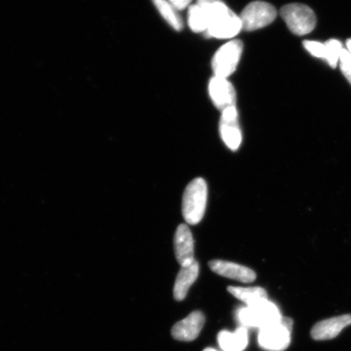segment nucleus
I'll use <instances>...</instances> for the list:
<instances>
[{
	"instance_id": "1",
	"label": "nucleus",
	"mask_w": 351,
	"mask_h": 351,
	"mask_svg": "<svg viewBox=\"0 0 351 351\" xmlns=\"http://www.w3.org/2000/svg\"><path fill=\"white\" fill-rule=\"evenodd\" d=\"M203 7L208 19L207 37L230 39L243 29L240 16L232 12L223 0H197Z\"/></svg>"
},
{
	"instance_id": "2",
	"label": "nucleus",
	"mask_w": 351,
	"mask_h": 351,
	"mask_svg": "<svg viewBox=\"0 0 351 351\" xmlns=\"http://www.w3.org/2000/svg\"><path fill=\"white\" fill-rule=\"evenodd\" d=\"M208 201L207 183L203 178L188 184L182 199V215L189 225L195 226L204 218Z\"/></svg>"
},
{
	"instance_id": "3",
	"label": "nucleus",
	"mask_w": 351,
	"mask_h": 351,
	"mask_svg": "<svg viewBox=\"0 0 351 351\" xmlns=\"http://www.w3.org/2000/svg\"><path fill=\"white\" fill-rule=\"evenodd\" d=\"M236 317L241 326L258 329L278 323L283 318L278 306L269 300L256 305L241 307L236 311Z\"/></svg>"
},
{
	"instance_id": "4",
	"label": "nucleus",
	"mask_w": 351,
	"mask_h": 351,
	"mask_svg": "<svg viewBox=\"0 0 351 351\" xmlns=\"http://www.w3.org/2000/svg\"><path fill=\"white\" fill-rule=\"evenodd\" d=\"M293 320L283 317L280 322L260 329L258 345L267 351H283L291 341Z\"/></svg>"
},
{
	"instance_id": "5",
	"label": "nucleus",
	"mask_w": 351,
	"mask_h": 351,
	"mask_svg": "<svg viewBox=\"0 0 351 351\" xmlns=\"http://www.w3.org/2000/svg\"><path fill=\"white\" fill-rule=\"evenodd\" d=\"M280 16L293 34L306 35L317 25V16L313 10L302 3H289L280 10Z\"/></svg>"
},
{
	"instance_id": "6",
	"label": "nucleus",
	"mask_w": 351,
	"mask_h": 351,
	"mask_svg": "<svg viewBox=\"0 0 351 351\" xmlns=\"http://www.w3.org/2000/svg\"><path fill=\"white\" fill-rule=\"evenodd\" d=\"M243 51V43L238 39H232L219 47L212 60L214 76L229 77L238 67Z\"/></svg>"
},
{
	"instance_id": "7",
	"label": "nucleus",
	"mask_w": 351,
	"mask_h": 351,
	"mask_svg": "<svg viewBox=\"0 0 351 351\" xmlns=\"http://www.w3.org/2000/svg\"><path fill=\"white\" fill-rule=\"evenodd\" d=\"M278 16L274 6L263 1L249 3L240 16L243 29L253 32L265 27L275 21Z\"/></svg>"
},
{
	"instance_id": "8",
	"label": "nucleus",
	"mask_w": 351,
	"mask_h": 351,
	"mask_svg": "<svg viewBox=\"0 0 351 351\" xmlns=\"http://www.w3.org/2000/svg\"><path fill=\"white\" fill-rule=\"evenodd\" d=\"M219 133L223 142L230 150H238L243 140V136H241L239 122V112L236 106L228 108L221 112Z\"/></svg>"
},
{
	"instance_id": "9",
	"label": "nucleus",
	"mask_w": 351,
	"mask_h": 351,
	"mask_svg": "<svg viewBox=\"0 0 351 351\" xmlns=\"http://www.w3.org/2000/svg\"><path fill=\"white\" fill-rule=\"evenodd\" d=\"M208 90L213 104L221 112L228 108L236 106V91L227 78L214 76L210 80Z\"/></svg>"
},
{
	"instance_id": "10",
	"label": "nucleus",
	"mask_w": 351,
	"mask_h": 351,
	"mask_svg": "<svg viewBox=\"0 0 351 351\" xmlns=\"http://www.w3.org/2000/svg\"><path fill=\"white\" fill-rule=\"evenodd\" d=\"M175 256L180 265H191L195 260V243L191 231L186 225H180L174 237Z\"/></svg>"
},
{
	"instance_id": "11",
	"label": "nucleus",
	"mask_w": 351,
	"mask_h": 351,
	"mask_svg": "<svg viewBox=\"0 0 351 351\" xmlns=\"http://www.w3.org/2000/svg\"><path fill=\"white\" fill-rule=\"evenodd\" d=\"M205 324V317L199 311H193L187 317L174 324L172 336L181 341H194L199 337Z\"/></svg>"
},
{
	"instance_id": "12",
	"label": "nucleus",
	"mask_w": 351,
	"mask_h": 351,
	"mask_svg": "<svg viewBox=\"0 0 351 351\" xmlns=\"http://www.w3.org/2000/svg\"><path fill=\"white\" fill-rule=\"evenodd\" d=\"M350 324L351 315L350 314L324 319L315 324L311 329V335L314 340L317 341L333 339Z\"/></svg>"
},
{
	"instance_id": "13",
	"label": "nucleus",
	"mask_w": 351,
	"mask_h": 351,
	"mask_svg": "<svg viewBox=\"0 0 351 351\" xmlns=\"http://www.w3.org/2000/svg\"><path fill=\"white\" fill-rule=\"evenodd\" d=\"M210 269L219 276L243 283H251L256 279V274L249 267L229 261L214 260L210 261Z\"/></svg>"
},
{
	"instance_id": "14",
	"label": "nucleus",
	"mask_w": 351,
	"mask_h": 351,
	"mask_svg": "<svg viewBox=\"0 0 351 351\" xmlns=\"http://www.w3.org/2000/svg\"><path fill=\"white\" fill-rule=\"evenodd\" d=\"M199 273V263L195 261L191 265L182 267L176 279L173 295L177 301L185 300L189 289L195 282Z\"/></svg>"
},
{
	"instance_id": "15",
	"label": "nucleus",
	"mask_w": 351,
	"mask_h": 351,
	"mask_svg": "<svg viewBox=\"0 0 351 351\" xmlns=\"http://www.w3.org/2000/svg\"><path fill=\"white\" fill-rule=\"evenodd\" d=\"M217 341L223 351H243L249 342L247 328L240 326L234 332L221 331L217 336Z\"/></svg>"
},
{
	"instance_id": "16",
	"label": "nucleus",
	"mask_w": 351,
	"mask_h": 351,
	"mask_svg": "<svg viewBox=\"0 0 351 351\" xmlns=\"http://www.w3.org/2000/svg\"><path fill=\"white\" fill-rule=\"evenodd\" d=\"M228 291L247 306L256 305L267 300V291L261 287H228Z\"/></svg>"
},
{
	"instance_id": "17",
	"label": "nucleus",
	"mask_w": 351,
	"mask_h": 351,
	"mask_svg": "<svg viewBox=\"0 0 351 351\" xmlns=\"http://www.w3.org/2000/svg\"><path fill=\"white\" fill-rule=\"evenodd\" d=\"M152 1L168 24L177 32H181L184 25L183 21L177 8L169 0H152Z\"/></svg>"
},
{
	"instance_id": "18",
	"label": "nucleus",
	"mask_w": 351,
	"mask_h": 351,
	"mask_svg": "<svg viewBox=\"0 0 351 351\" xmlns=\"http://www.w3.org/2000/svg\"><path fill=\"white\" fill-rule=\"evenodd\" d=\"M188 24L193 32L206 33L208 29L207 15L199 3L189 8Z\"/></svg>"
},
{
	"instance_id": "19",
	"label": "nucleus",
	"mask_w": 351,
	"mask_h": 351,
	"mask_svg": "<svg viewBox=\"0 0 351 351\" xmlns=\"http://www.w3.org/2000/svg\"><path fill=\"white\" fill-rule=\"evenodd\" d=\"M324 45L326 47V58L329 65L332 69L336 68L337 61L340 59L341 53L342 45L341 42L336 40V39H329Z\"/></svg>"
},
{
	"instance_id": "20",
	"label": "nucleus",
	"mask_w": 351,
	"mask_h": 351,
	"mask_svg": "<svg viewBox=\"0 0 351 351\" xmlns=\"http://www.w3.org/2000/svg\"><path fill=\"white\" fill-rule=\"evenodd\" d=\"M304 46L305 49L310 52V54L317 57V58L326 60V47L324 44L315 41H304Z\"/></svg>"
},
{
	"instance_id": "21",
	"label": "nucleus",
	"mask_w": 351,
	"mask_h": 351,
	"mask_svg": "<svg viewBox=\"0 0 351 351\" xmlns=\"http://www.w3.org/2000/svg\"><path fill=\"white\" fill-rule=\"evenodd\" d=\"M340 68L342 73L351 84V54L348 49H342L340 56Z\"/></svg>"
},
{
	"instance_id": "22",
	"label": "nucleus",
	"mask_w": 351,
	"mask_h": 351,
	"mask_svg": "<svg viewBox=\"0 0 351 351\" xmlns=\"http://www.w3.org/2000/svg\"><path fill=\"white\" fill-rule=\"evenodd\" d=\"M173 5L177 8L178 11L185 10L187 7H190L192 0H169Z\"/></svg>"
},
{
	"instance_id": "23",
	"label": "nucleus",
	"mask_w": 351,
	"mask_h": 351,
	"mask_svg": "<svg viewBox=\"0 0 351 351\" xmlns=\"http://www.w3.org/2000/svg\"><path fill=\"white\" fill-rule=\"evenodd\" d=\"M346 47H348V50L350 52L351 54V39H349V40L346 42Z\"/></svg>"
},
{
	"instance_id": "24",
	"label": "nucleus",
	"mask_w": 351,
	"mask_h": 351,
	"mask_svg": "<svg viewBox=\"0 0 351 351\" xmlns=\"http://www.w3.org/2000/svg\"><path fill=\"white\" fill-rule=\"evenodd\" d=\"M204 351H218V350H215L213 348H207V349H205Z\"/></svg>"
}]
</instances>
